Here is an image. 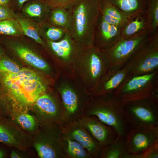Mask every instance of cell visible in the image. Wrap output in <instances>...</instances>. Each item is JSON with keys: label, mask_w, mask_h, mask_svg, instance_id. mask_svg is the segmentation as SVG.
<instances>
[{"label": "cell", "mask_w": 158, "mask_h": 158, "mask_svg": "<svg viewBox=\"0 0 158 158\" xmlns=\"http://www.w3.org/2000/svg\"><path fill=\"white\" fill-rule=\"evenodd\" d=\"M0 88L10 103L12 110L28 111L36 100L47 92L43 79L29 68H21L14 73H0Z\"/></svg>", "instance_id": "6da1fadb"}, {"label": "cell", "mask_w": 158, "mask_h": 158, "mask_svg": "<svg viewBox=\"0 0 158 158\" xmlns=\"http://www.w3.org/2000/svg\"><path fill=\"white\" fill-rule=\"evenodd\" d=\"M72 22L71 36L83 49L94 46L100 13V0H79L69 9Z\"/></svg>", "instance_id": "7a4b0ae2"}, {"label": "cell", "mask_w": 158, "mask_h": 158, "mask_svg": "<svg viewBox=\"0 0 158 158\" xmlns=\"http://www.w3.org/2000/svg\"><path fill=\"white\" fill-rule=\"evenodd\" d=\"M94 116L100 121L112 127L118 138L126 137L131 128L127 121L123 105L113 94L91 96L83 116Z\"/></svg>", "instance_id": "3957f363"}, {"label": "cell", "mask_w": 158, "mask_h": 158, "mask_svg": "<svg viewBox=\"0 0 158 158\" xmlns=\"http://www.w3.org/2000/svg\"><path fill=\"white\" fill-rule=\"evenodd\" d=\"M5 53L27 64L46 72L50 68L44 58L42 46L24 35L13 37L0 35Z\"/></svg>", "instance_id": "277c9868"}, {"label": "cell", "mask_w": 158, "mask_h": 158, "mask_svg": "<svg viewBox=\"0 0 158 158\" xmlns=\"http://www.w3.org/2000/svg\"><path fill=\"white\" fill-rule=\"evenodd\" d=\"M158 85V69L151 73L128 76L112 93L123 105L132 101L149 97L153 88Z\"/></svg>", "instance_id": "5b68a950"}, {"label": "cell", "mask_w": 158, "mask_h": 158, "mask_svg": "<svg viewBox=\"0 0 158 158\" xmlns=\"http://www.w3.org/2000/svg\"><path fill=\"white\" fill-rule=\"evenodd\" d=\"M152 34L149 31L132 38L121 37L111 47L102 51L109 70L123 68L128 62L150 40Z\"/></svg>", "instance_id": "8992f818"}, {"label": "cell", "mask_w": 158, "mask_h": 158, "mask_svg": "<svg viewBox=\"0 0 158 158\" xmlns=\"http://www.w3.org/2000/svg\"><path fill=\"white\" fill-rule=\"evenodd\" d=\"M63 136L60 124H40L32 136V145L40 158H66L63 151Z\"/></svg>", "instance_id": "52a82bcc"}, {"label": "cell", "mask_w": 158, "mask_h": 158, "mask_svg": "<svg viewBox=\"0 0 158 158\" xmlns=\"http://www.w3.org/2000/svg\"><path fill=\"white\" fill-rule=\"evenodd\" d=\"M123 106L131 128L158 126V102L150 97L130 102Z\"/></svg>", "instance_id": "ba28073f"}, {"label": "cell", "mask_w": 158, "mask_h": 158, "mask_svg": "<svg viewBox=\"0 0 158 158\" xmlns=\"http://www.w3.org/2000/svg\"><path fill=\"white\" fill-rule=\"evenodd\" d=\"M128 76L149 73L158 69V30L149 42L125 66Z\"/></svg>", "instance_id": "9c48e42d"}, {"label": "cell", "mask_w": 158, "mask_h": 158, "mask_svg": "<svg viewBox=\"0 0 158 158\" xmlns=\"http://www.w3.org/2000/svg\"><path fill=\"white\" fill-rule=\"evenodd\" d=\"M77 61L80 62L81 69L87 78L89 90L109 70L104 53L94 46L83 49Z\"/></svg>", "instance_id": "30bf717a"}, {"label": "cell", "mask_w": 158, "mask_h": 158, "mask_svg": "<svg viewBox=\"0 0 158 158\" xmlns=\"http://www.w3.org/2000/svg\"><path fill=\"white\" fill-rule=\"evenodd\" d=\"M126 138V158H142L143 154L158 142V126L131 128Z\"/></svg>", "instance_id": "8fae6325"}, {"label": "cell", "mask_w": 158, "mask_h": 158, "mask_svg": "<svg viewBox=\"0 0 158 158\" xmlns=\"http://www.w3.org/2000/svg\"><path fill=\"white\" fill-rule=\"evenodd\" d=\"M40 125L60 124L63 123L64 107L62 101L47 92L40 97L30 108Z\"/></svg>", "instance_id": "7c38bea8"}, {"label": "cell", "mask_w": 158, "mask_h": 158, "mask_svg": "<svg viewBox=\"0 0 158 158\" xmlns=\"http://www.w3.org/2000/svg\"><path fill=\"white\" fill-rule=\"evenodd\" d=\"M32 136L18 126L10 117H0V142L23 152L32 145Z\"/></svg>", "instance_id": "4fadbf2b"}, {"label": "cell", "mask_w": 158, "mask_h": 158, "mask_svg": "<svg viewBox=\"0 0 158 158\" xmlns=\"http://www.w3.org/2000/svg\"><path fill=\"white\" fill-rule=\"evenodd\" d=\"M61 126L63 135L80 143L93 158H100L104 146L81 125L78 120L68 122Z\"/></svg>", "instance_id": "5bb4252c"}, {"label": "cell", "mask_w": 158, "mask_h": 158, "mask_svg": "<svg viewBox=\"0 0 158 158\" xmlns=\"http://www.w3.org/2000/svg\"><path fill=\"white\" fill-rule=\"evenodd\" d=\"M45 42L43 48L46 51L65 62L77 61L83 50L73 39L69 31L59 41Z\"/></svg>", "instance_id": "9a60e30c"}, {"label": "cell", "mask_w": 158, "mask_h": 158, "mask_svg": "<svg viewBox=\"0 0 158 158\" xmlns=\"http://www.w3.org/2000/svg\"><path fill=\"white\" fill-rule=\"evenodd\" d=\"M64 110L63 126L78 120L83 116L84 111L89 103L85 102L79 93L72 88L63 87L59 91Z\"/></svg>", "instance_id": "2e32d148"}, {"label": "cell", "mask_w": 158, "mask_h": 158, "mask_svg": "<svg viewBox=\"0 0 158 158\" xmlns=\"http://www.w3.org/2000/svg\"><path fill=\"white\" fill-rule=\"evenodd\" d=\"M81 125L104 146L114 142L118 138L114 129L94 116H83L78 120Z\"/></svg>", "instance_id": "e0dca14e"}, {"label": "cell", "mask_w": 158, "mask_h": 158, "mask_svg": "<svg viewBox=\"0 0 158 158\" xmlns=\"http://www.w3.org/2000/svg\"><path fill=\"white\" fill-rule=\"evenodd\" d=\"M125 68L109 70L93 87L89 90L92 96H99L112 94L124 82L128 76Z\"/></svg>", "instance_id": "ac0fdd59"}, {"label": "cell", "mask_w": 158, "mask_h": 158, "mask_svg": "<svg viewBox=\"0 0 158 158\" xmlns=\"http://www.w3.org/2000/svg\"><path fill=\"white\" fill-rule=\"evenodd\" d=\"M121 37V28L110 24L100 16L95 33L94 46L103 51L113 46Z\"/></svg>", "instance_id": "d6986e66"}, {"label": "cell", "mask_w": 158, "mask_h": 158, "mask_svg": "<svg viewBox=\"0 0 158 158\" xmlns=\"http://www.w3.org/2000/svg\"><path fill=\"white\" fill-rule=\"evenodd\" d=\"M149 31L146 11L137 12L130 16L121 29V37L128 39L135 37Z\"/></svg>", "instance_id": "ffe728a7"}, {"label": "cell", "mask_w": 158, "mask_h": 158, "mask_svg": "<svg viewBox=\"0 0 158 158\" xmlns=\"http://www.w3.org/2000/svg\"><path fill=\"white\" fill-rule=\"evenodd\" d=\"M51 10L40 0H30L24 4L20 11L25 16L40 25L47 21Z\"/></svg>", "instance_id": "44dd1931"}, {"label": "cell", "mask_w": 158, "mask_h": 158, "mask_svg": "<svg viewBox=\"0 0 158 158\" xmlns=\"http://www.w3.org/2000/svg\"><path fill=\"white\" fill-rule=\"evenodd\" d=\"M100 16L107 23L121 29L130 16L104 0H100Z\"/></svg>", "instance_id": "7402d4cb"}, {"label": "cell", "mask_w": 158, "mask_h": 158, "mask_svg": "<svg viewBox=\"0 0 158 158\" xmlns=\"http://www.w3.org/2000/svg\"><path fill=\"white\" fill-rule=\"evenodd\" d=\"M20 26L24 35L34 40L44 47L45 42L40 36V25L25 16L20 11L15 12L14 18Z\"/></svg>", "instance_id": "603a6c76"}, {"label": "cell", "mask_w": 158, "mask_h": 158, "mask_svg": "<svg viewBox=\"0 0 158 158\" xmlns=\"http://www.w3.org/2000/svg\"><path fill=\"white\" fill-rule=\"evenodd\" d=\"M61 145L66 158H93L87 149L80 143L63 134Z\"/></svg>", "instance_id": "cb8c5ba5"}, {"label": "cell", "mask_w": 158, "mask_h": 158, "mask_svg": "<svg viewBox=\"0 0 158 158\" xmlns=\"http://www.w3.org/2000/svg\"><path fill=\"white\" fill-rule=\"evenodd\" d=\"M9 117L21 129L31 135H33L39 128L40 124L35 117L28 114V111L12 110Z\"/></svg>", "instance_id": "d4e9b609"}, {"label": "cell", "mask_w": 158, "mask_h": 158, "mask_svg": "<svg viewBox=\"0 0 158 158\" xmlns=\"http://www.w3.org/2000/svg\"><path fill=\"white\" fill-rule=\"evenodd\" d=\"M46 22L70 31L72 17L69 9L59 7L51 9Z\"/></svg>", "instance_id": "484cf974"}, {"label": "cell", "mask_w": 158, "mask_h": 158, "mask_svg": "<svg viewBox=\"0 0 158 158\" xmlns=\"http://www.w3.org/2000/svg\"><path fill=\"white\" fill-rule=\"evenodd\" d=\"M115 6L129 16L146 11L147 0H104Z\"/></svg>", "instance_id": "4316f807"}, {"label": "cell", "mask_w": 158, "mask_h": 158, "mask_svg": "<svg viewBox=\"0 0 158 158\" xmlns=\"http://www.w3.org/2000/svg\"><path fill=\"white\" fill-rule=\"evenodd\" d=\"M126 153V137H120L104 147L100 158H125Z\"/></svg>", "instance_id": "83f0119b"}, {"label": "cell", "mask_w": 158, "mask_h": 158, "mask_svg": "<svg viewBox=\"0 0 158 158\" xmlns=\"http://www.w3.org/2000/svg\"><path fill=\"white\" fill-rule=\"evenodd\" d=\"M69 31L45 22L40 25V36L44 42H56L63 39Z\"/></svg>", "instance_id": "f1b7e54d"}, {"label": "cell", "mask_w": 158, "mask_h": 158, "mask_svg": "<svg viewBox=\"0 0 158 158\" xmlns=\"http://www.w3.org/2000/svg\"><path fill=\"white\" fill-rule=\"evenodd\" d=\"M0 35L13 37L24 35L20 26L14 18L0 21Z\"/></svg>", "instance_id": "f546056e"}, {"label": "cell", "mask_w": 158, "mask_h": 158, "mask_svg": "<svg viewBox=\"0 0 158 158\" xmlns=\"http://www.w3.org/2000/svg\"><path fill=\"white\" fill-rule=\"evenodd\" d=\"M149 28L153 34L158 30V0H147Z\"/></svg>", "instance_id": "4dcf8cb0"}, {"label": "cell", "mask_w": 158, "mask_h": 158, "mask_svg": "<svg viewBox=\"0 0 158 158\" xmlns=\"http://www.w3.org/2000/svg\"><path fill=\"white\" fill-rule=\"evenodd\" d=\"M11 59L5 54L0 58V73H14L18 72L21 68Z\"/></svg>", "instance_id": "1f68e13d"}, {"label": "cell", "mask_w": 158, "mask_h": 158, "mask_svg": "<svg viewBox=\"0 0 158 158\" xmlns=\"http://www.w3.org/2000/svg\"><path fill=\"white\" fill-rule=\"evenodd\" d=\"M51 9L61 7L70 9L79 0H40Z\"/></svg>", "instance_id": "d6a6232c"}, {"label": "cell", "mask_w": 158, "mask_h": 158, "mask_svg": "<svg viewBox=\"0 0 158 158\" xmlns=\"http://www.w3.org/2000/svg\"><path fill=\"white\" fill-rule=\"evenodd\" d=\"M11 109L7 97L0 88V117H9Z\"/></svg>", "instance_id": "836d02e7"}, {"label": "cell", "mask_w": 158, "mask_h": 158, "mask_svg": "<svg viewBox=\"0 0 158 158\" xmlns=\"http://www.w3.org/2000/svg\"><path fill=\"white\" fill-rule=\"evenodd\" d=\"M15 14L10 8L0 4V21L14 18Z\"/></svg>", "instance_id": "e575fe53"}, {"label": "cell", "mask_w": 158, "mask_h": 158, "mask_svg": "<svg viewBox=\"0 0 158 158\" xmlns=\"http://www.w3.org/2000/svg\"><path fill=\"white\" fill-rule=\"evenodd\" d=\"M158 158V142L152 145L143 154L142 158Z\"/></svg>", "instance_id": "d590c367"}, {"label": "cell", "mask_w": 158, "mask_h": 158, "mask_svg": "<svg viewBox=\"0 0 158 158\" xmlns=\"http://www.w3.org/2000/svg\"><path fill=\"white\" fill-rule=\"evenodd\" d=\"M30 0H12L11 9L15 12L20 11L24 4Z\"/></svg>", "instance_id": "8d00e7d4"}, {"label": "cell", "mask_w": 158, "mask_h": 158, "mask_svg": "<svg viewBox=\"0 0 158 158\" xmlns=\"http://www.w3.org/2000/svg\"><path fill=\"white\" fill-rule=\"evenodd\" d=\"M8 147L0 142V158H6L10 155Z\"/></svg>", "instance_id": "74e56055"}, {"label": "cell", "mask_w": 158, "mask_h": 158, "mask_svg": "<svg viewBox=\"0 0 158 158\" xmlns=\"http://www.w3.org/2000/svg\"><path fill=\"white\" fill-rule=\"evenodd\" d=\"M11 150L10 153V157L11 158H25L24 156L20 152V150L14 148H11ZM23 152V151H22Z\"/></svg>", "instance_id": "f35d334b"}, {"label": "cell", "mask_w": 158, "mask_h": 158, "mask_svg": "<svg viewBox=\"0 0 158 158\" xmlns=\"http://www.w3.org/2000/svg\"><path fill=\"white\" fill-rule=\"evenodd\" d=\"M149 97L158 102V85L153 88L150 93Z\"/></svg>", "instance_id": "ab89813d"}, {"label": "cell", "mask_w": 158, "mask_h": 158, "mask_svg": "<svg viewBox=\"0 0 158 158\" xmlns=\"http://www.w3.org/2000/svg\"><path fill=\"white\" fill-rule=\"evenodd\" d=\"M0 4L5 6L11 8L12 0H0Z\"/></svg>", "instance_id": "60d3db41"}, {"label": "cell", "mask_w": 158, "mask_h": 158, "mask_svg": "<svg viewBox=\"0 0 158 158\" xmlns=\"http://www.w3.org/2000/svg\"><path fill=\"white\" fill-rule=\"evenodd\" d=\"M5 54L4 50L0 40V58L2 57Z\"/></svg>", "instance_id": "b9f144b4"}]
</instances>
